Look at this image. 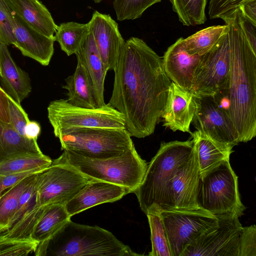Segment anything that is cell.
Wrapping results in <instances>:
<instances>
[{"instance_id":"cell-23","label":"cell","mask_w":256,"mask_h":256,"mask_svg":"<svg viewBox=\"0 0 256 256\" xmlns=\"http://www.w3.org/2000/svg\"><path fill=\"white\" fill-rule=\"evenodd\" d=\"M190 134L194 140L200 174L222 160H230L233 146L216 142L198 130L191 132Z\"/></svg>"},{"instance_id":"cell-36","label":"cell","mask_w":256,"mask_h":256,"mask_svg":"<svg viewBox=\"0 0 256 256\" xmlns=\"http://www.w3.org/2000/svg\"><path fill=\"white\" fill-rule=\"evenodd\" d=\"M12 10L8 0H0V44H16Z\"/></svg>"},{"instance_id":"cell-19","label":"cell","mask_w":256,"mask_h":256,"mask_svg":"<svg viewBox=\"0 0 256 256\" xmlns=\"http://www.w3.org/2000/svg\"><path fill=\"white\" fill-rule=\"evenodd\" d=\"M184 38H179L170 46L162 58L165 72L171 82L190 91L194 70L200 56L190 55L185 50Z\"/></svg>"},{"instance_id":"cell-7","label":"cell","mask_w":256,"mask_h":256,"mask_svg":"<svg viewBox=\"0 0 256 256\" xmlns=\"http://www.w3.org/2000/svg\"><path fill=\"white\" fill-rule=\"evenodd\" d=\"M48 117L56 137L62 134L90 128L125 129L123 115L108 104L96 108L76 106L66 100L51 102Z\"/></svg>"},{"instance_id":"cell-26","label":"cell","mask_w":256,"mask_h":256,"mask_svg":"<svg viewBox=\"0 0 256 256\" xmlns=\"http://www.w3.org/2000/svg\"><path fill=\"white\" fill-rule=\"evenodd\" d=\"M70 218L63 204H52L44 206L34 226L30 238L38 242V245L46 242Z\"/></svg>"},{"instance_id":"cell-10","label":"cell","mask_w":256,"mask_h":256,"mask_svg":"<svg viewBox=\"0 0 256 256\" xmlns=\"http://www.w3.org/2000/svg\"><path fill=\"white\" fill-rule=\"evenodd\" d=\"M159 212L165 228L172 256H182L188 246L218 223L216 216L202 208Z\"/></svg>"},{"instance_id":"cell-40","label":"cell","mask_w":256,"mask_h":256,"mask_svg":"<svg viewBox=\"0 0 256 256\" xmlns=\"http://www.w3.org/2000/svg\"><path fill=\"white\" fill-rule=\"evenodd\" d=\"M43 170H32L12 174H0V196L24 178Z\"/></svg>"},{"instance_id":"cell-16","label":"cell","mask_w":256,"mask_h":256,"mask_svg":"<svg viewBox=\"0 0 256 256\" xmlns=\"http://www.w3.org/2000/svg\"><path fill=\"white\" fill-rule=\"evenodd\" d=\"M12 17L14 46L24 56L34 59L44 66H48L54 52V36H47L34 29L14 10Z\"/></svg>"},{"instance_id":"cell-5","label":"cell","mask_w":256,"mask_h":256,"mask_svg":"<svg viewBox=\"0 0 256 256\" xmlns=\"http://www.w3.org/2000/svg\"><path fill=\"white\" fill-rule=\"evenodd\" d=\"M70 166L89 178L122 186L134 192L142 182L148 164L133 146L121 155L106 159H92L68 150L52 161Z\"/></svg>"},{"instance_id":"cell-12","label":"cell","mask_w":256,"mask_h":256,"mask_svg":"<svg viewBox=\"0 0 256 256\" xmlns=\"http://www.w3.org/2000/svg\"><path fill=\"white\" fill-rule=\"evenodd\" d=\"M216 218L217 224L188 246L182 256H239L243 228L239 217L226 215Z\"/></svg>"},{"instance_id":"cell-31","label":"cell","mask_w":256,"mask_h":256,"mask_svg":"<svg viewBox=\"0 0 256 256\" xmlns=\"http://www.w3.org/2000/svg\"><path fill=\"white\" fill-rule=\"evenodd\" d=\"M179 20L186 26L203 24L206 20L205 8L207 0H170Z\"/></svg>"},{"instance_id":"cell-44","label":"cell","mask_w":256,"mask_h":256,"mask_svg":"<svg viewBox=\"0 0 256 256\" xmlns=\"http://www.w3.org/2000/svg\"><path fill=\"white\" fill-rule=\"evenodd\" d=\"M40 131V126L38 122L30 120L24 128V136L30 140H37Z\"/></svg>"},{"instance_id":"cell-25","label":"cell","mask_w":256,"mask_h":256,"mask_svg":"<svg viewBox=\"0 0 256 256\" xmlns=\"http://www.w3.org/2000/svg\"><path fill=\"white\" fill-rule=\"evenodd\" d=\"M42 154L36 139L20 136L12 124L0 120V164L19 155Z\"/></svg>"},{"instance_id":"cell-42","label":"cell","mask_w":256,"mask_h":256,"mask_svg":"<svg viewBox=\"0 0 256 256\" xmlns=\"http://www.w3.org/2000/svg\"><path fill=\"white\" fill-rule=\"evenodd\" d=\"M8 95L0 86V120L10 124Z\"/></svg>"},{"instance_id":"cell-8","label":"cell","mask_w":256,"mask_h":256,"mask_svg":"<svg viewBox=\"0 0 256 256\" xmlns=\"http://www.w3.org/2000/svg\"><path fill=\"white\" fill-rule=\"evenodd\" d=\"M126 128H90L62 134L61 149L92 159L122 154L134 146Z\"/></svg>"},{"instance_id":"cell-34","label":"cell","mask_w":256,"mask_h":256,"mask_svg":"<svg viewBox=\"0 0 256 256\" xmlns=\"http://www.w3.org/2000/svg\"><path fill=\"white\" fill-rule=\"evenodd\" d=\"M38 242L30 238H18L0 234V256H21L35 253Z\"/></svg>"},{"instance_id":"cell-43","label":"cell","mask_w":256,"mask_h":256,"mask_svg":"<svg viewBox=\"0 0 256 256\" xmlns=\"http://www.w3.org/2000/svg\"><path fill=\"white\" fill-rule=\"evenodd\" d=\"M238 8L243 16L256 24V0H248Z\"/></svg>"},{"instance_id":"cell-13","label":"cell","mask_w":256,"mask_h":256,"mask_svg":"<svg viewBox=\"0 0 256 256\" xmlns=\"http://www.w3.org/2000/svg\"><path fill=\"white\" fill-rule=\"evenodd\" d=\"M196 110L192 123L196 130L220 143L234 146L239 142L233 122L212 96H194Z\"/></svg>"},{"instance_id":"cell-32","label":"cell","mask_w":256,"mask_h":256,"mask_svg":"<svg viewBox=\"0 0 256 256\" xmlns=\"http://www.w3.org/2000/svg\"><path fill=\"white\" fill-rule=\"evenodd\" d=\"M150 230L152 250L150 256H172L168 240L159 212L146 214Z\"/></svg>"},{"instance_id":"cell-29","label":"cell","mask_w":256,"mask_h":256,"mask_svg":"<svg viewBox=\"0 0 256 256\" xmlns=\"http://www.w3.org/2000/svg\"><path fill=\"white\" fill-rule=\"evenodd\" d=\"M226 28V24L212 26L184 38L186 51L190 55H203L217 42Z\"/></svg>"},{"instance_id":"cell-9","label":"cell","mask_w":256,"mask_h":256,"mask_svg":"<svg viewBox=\"0 0 256 256\" xmlns=\"http://www.w3.org/2000/svg\"><path fill=\"white\" fill-rule=\"evenodd\" d=\"M230 64V36L226 24L224 32L217 42L200 56L194 71L190 92L194 96H212L228 88Z\"/></svg>"},{"instance_id":"cell-28","label":"cell","mask_w":256,"mask_h":256,"mask_svg":"<svg viewBox=\"0 0 256 256\" xmlns=\"http://www.w3.org/2000/svg\"><path fill=\"white\" fill-rule=\"evenodd\" d=\"M37 174L24 178L0 196V232H6L8 229L22 194Z\"/></svg>"},{"instance_id":"cell-35","label":"cell","mask_w":256,"mask_h":256,"mask_svg":"<svg viewBox=\"0 0 256 256\" xmlns=\"http://www.w3.org/2000/svg\"><path fill=\"white\" fill-rule=\"evenodd\" d=\"M36 178V176L22 194L16 213L8 229L18 222L26 216L36 208L40 206L38 202Z\"/></svg>"},{"instance_id":"cell-15","label":"cell","mask_w":256,"mask_h":256,"mask_svg":"<svg viewBox=\"0 0 256 256\" xmlns=\"http://www.w3.org/2000/svg\"><path fill=\"white\" fill-rule=\"evenodd\" d=\"M98 50L108 72L114 70L125 42L117 22L109 14L94 11L88 22Z\"/></svg>"},{"instance_id":"cell-21","label":"cell","mask_w":256,"mask_h":256,"mask_svg":"<svg viewBox=\"0 0 256 256\" xmlns=\"http://www.w3.org/2000/svg\"><path fill=\"white\" fill-rule=\"evenodd\" d=\"M62 88L67 90L66 100L71 104L88 108L102 106L92 80L82 63L77 59L74 72L65 79Z\"/></svg>"},{"instance_id":"cell-30","label":"cell","mask_w":256,"mask_h":256,"mask_svg":"<svg viewBox=\"0 0 256 256\" xmlns=\"http://www.w3.org/2000/svg\"><path fill=\"white\" fill-rule=\"evenodd\" d=\"M52 160L42 154H22L12 158L0 164V174L6 175L32 170H44Z\"/></svg>"},{"instance_id":"cell-41","label":"cell","mask_w":256,"mask_h":256,"mask_svg":"<svg viewBox=\"0 0 256 256\" xmlns=\"http://www.w3.org/2000/svg\"><path fill=\"white\" fill-rule=\"evenodd\" d=\"M242 29L254 52L256 54V24L243 16L238 8Z\"/></svg>"},{"instance_id":"cell-18","label":"cell","mask_w":256,"mask_h":256,"mask_svg":"<svg viewBox=\"0 0 256 256\" xmlns=\"http://www.w3.org/2000/svg\"><path fill=\"white\" fill-rule=\"evenodd\" d=\"M128 193L122 186L92 179L64 206L72 217L95 206L119 200Z\"/></svg>"},{"instance_id":"cell-17","label":"cell","mask_w":256,"mask_h":256,"mask_svg":"<svg viewBox=\"0 0 256 256\" xmlns=\"http://www.w3.org/2000/svg\"><path fill=\"white\" fill-rule=\"evenodd\" d=\"M196 108L193 94L172 82L161 117L164 120L163 126L173 132L179 130L190 134V126Z\"/></svg>"},{"instance_id":"cell-11","label":"cell","mask_w":256,"mask_h":256,"mask_svg":"<svg viewBox=\"0 0 256 256\" xmlns=\"http://www.w3.org/2000/svg\"><path fill=\"white\" fill-rule=\"evenodd\" d=\"M92 179L70 166L52 164L36 175L38 203L64 205Z\"/></svg>"},{"instance_id":"cell-22","label":"cell","mask_w":256,"mask_h":256,"mask_svg":"<svg viewBox=\"0 0 256 256\" xmlns=\"http://www.w3.org/2000/svg\"><path fill=\"white\" fill-rule=\"evenodd\" d=\"M12 10L28 26L48 37L57 28L50 12L39 0H8Z\"/></svg>"},{"instance_id":"cell-37","label":"cell","mask_w":256,"mask_h":256,"mask_svg":"<svg viewBox=\"0 0 256 256\" xmlns=\"http://www.w3.org/2000/svg\"><path fill=\"white\" fill-rule=\"evenodd\" d=\"M248 0H210L208 16L210 19L222 20L231 16L244 2Z\"/></svg>"},{"instance_id":"cell-20","label":"cell","mask_w":256,"mask_h":256,"mask_svg":"<svg viewBox=\"0 0 256 256\" xmlns=\"http://www.w3.org/2000/svg\"><path fill=\"white\" fill-rule=\"evenodd\" d=\"M0 81L4 90L18 103L26 98L32 90L28 74L14 62L8 46L0 44Z\"/></svg>"},{"instance_id":"cell-3","label":"cell","mask_w":256,"mask_h":256,"mask_svg":"<svg viewBox=\"0 0 256 256\" xmlns=\"http://www.w3.org/2000/svg\"><path fill=\"white\" fill-rule=\"evenodd\" d=\"M36 256H140L112 232L98 226L77 224L70 219L48 241L38 246Z\"/></svg>"},{"instance_id":"cell-39","label":"cell","mask_w":256,"mask_h":256,"mask_svg":"<svg viewBox=\"0 0 256 256\" xmlns=\"http://www.w3.org/2000/svg\"><path fill=\"white\" fill-rule=\"evenodd\" d=\"M239 256H256V226L255 224L242 228Z\"/></svg>"},{"instance_id":"cell-38","label":"cell","mask_w":256,"mask_h":256,"mask_svg":"<svg viewBox=\"0 0 256 256\" xmlns=\"http://www.w3.org/2000/svg\"><path fill=\"white\" fill-rule=\"evenodd\" d=\"M10 114L11 124L22 136H24V128L30 121L28 114L18 103L8 95Z\"/></svg>"},{"instance_id":"cell-27","label":"cell","mask_w":256,"mask_h":256,"mask_svg":"<svg viewBox=\"0 0 256 256\" xmlns=\"http://www.w3.org/2000/svg\"><path fill=\"white\" fill-rule=\"evenodd\" d=\"M90 32L88 22H66L57 26L54 38L59 44L61 50L70 56L80 49Z\"/></svg>"},{"instance_id":"cell-45","label":"cell","mask_w":256,"mask_h":256,"mask_svg":"<svg viewBox=\"0 0 256 256\" xmlns=\"http://www.w3.org/2000/svg\"><path fill=\"white\" fill-rule=\"evenodd\" d=\"M94 1L95 3L98 4L102 0H92Z\"/></svg>"},{"instance_id":"cell-1","label":"cell","mask_w":256,"mask_h":256,"mask_svg":"<svg viewBox=\"0 0 256 256\" xmlns=\"http://www.w3.org/2000/svg\"><path fill=\"white\" fill-rule=\"evenodd\" d=\"M108 104L120 112L131 136L152 134L166 106L171 80L162 58L142 39L131 37L114 70Z\"/></svg>"},{"instance_id":"cell-6","label":"cell","mask_w":256,"mask_h":256,"mask_svg":"<svg viewBox=\"0 0 256 256\" xmlns=\"http://www.w3.org/2000/svg\"><path fill=\"white\" fill-rule=\"evenodd\" d=\"M196 202L198 207L214 216L244 214L238 178L229 160H222L200 174Z\"/></svg>"},{"instance_id":"cell-33","label":"cell","mask_w":256,"mask_h":256,"mask_svg":"<svg viewBox=\"0 0 256 256\" xmlns=\"http://www.w3.org/2000/svg\"><path fill=\"white\" fill-rule=\"evenodd\" d=\"M161 0H114L113 6L118 21L134 20L140 18L144 12Z\"/></svg>"},{"instance_id":"cell-2","label":"cell","mask_w":256,"mask_h":256,"mask_svg":"<svg viewBox=\"0 0 256 256\" xmlns=\"http://www.w3.org/2000/svg\"><path fill=\"white\" fill-rule=\"evenodd\" d=\"M223 20L230 36V115L240 142H246L256 135V54L242 29L238 8Z\"/></svg>"},{"instance_id":"cell-14","label":"cell","mask_w":256,"mask_h":256,"mask_svg":"<svg viewBox=\"0 0 256 256\" xmlns=\"http://www.w3.org/2000/svg\"><path fill=\"white\" fill-rule=\"evenodd\" d=\"M200 174L198 158L194 148L190 158L171 178L161 211L200 208L196 202Z\"/></svg>"},{"instance_id":"cell-46","label":"cell","mask_w":256,"mask_h":256,"mask_svg":"<svg viewBox=\"0 0 256 256\" xmlns=\"http://www.w3.org/2000/svg\"></svg>"},{"instance_id":"cell-4","label":"cell","mask_w":256,"mask_h":256,"mask_svg":"<svg viewBox=\"0 0 256 256\" xmlns=\"http://www.w3.org/2000/svg\"><path fill=\"white\" fill-rule=\"evenodd\" d=\"M194 150L192 139L160 144L148 164L142 182L134 192L144 214L162 210L171 178L190 158Z\"/></svg>"},{"instance_id":"cell-24","label":"cell","mask_w":256,"mask_h":256,"mask_svg":"<svg viewBox=\"0 0 256 256\" xmlns=\"http://www.w3.org/2000/svg\"><path fill=\"white\" fill-rule=\"evenodd\" d=\"M90 75L102 106L104 100V84L108 72L90 32L80 49L75 54Z\"/></svg>"}]
</instances>
